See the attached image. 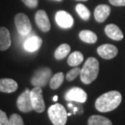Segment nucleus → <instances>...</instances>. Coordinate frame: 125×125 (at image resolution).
Masks as SVG:
<instances>
[{
    "mask_svg": "<svg viewBox=\"0 0 125 125\" xmlns=\"http://www.w3.org/2000/svg\"><path fill=\"white\" fill-rule=\"evenodd\" d=\"M122 95L117 90H111L98 97L95 101V108L100 112H109L119 107Z\"/></svg>",
    "mask_w": 125,
    "mask_h": 125,
    "instance_id": "obj_1",
    "label": "nucleus"
},
{
    "mask_svg": "<svg viewBox=\"0 0 125 125\" xmlns=\"http://www.w3.org/2000/svg\"><path fill=\"white\" fill-rule=\"evenodd\" d=\"M99 72V63L94 57H89L81 70V81L89 85L97 78Z\"/></svg>",
    "mask_w": 125,
    "mask_h": 125,
    "instance_id": "obj_2",
    "label": "nucleus"
},
{
    "mask_svg": "<svg viewBox=\"0 0 125 125\" xmlns=\"http://www.w3.org/2000/svg\"><path fill=\"white\" fill-rule=\"evenodd\" d=\"M48 115L53 125H65L67 122L68 114L64 106L60 103L52 105L48 110Z\"/></svg>",
    "mask_w": 125,
    "mask_h": 125,
    "instance_id": "obj_3",
    "label": "nucleus"
},
{
    "mask_svg": "<svg viewBox=\"0 0 125 125\" xmlns=\"http://www.w3.org/2000/svg\"><path fill=\"white\" fill-rule=\"evenodd\" d=\"M52 78V70L48 67H42L35 71L31 78L33 86L44 87L50 82Z\"/></svg>",
    "mask_w": 125,
    "mask_h": 125,
    "instance_id": "obj_4",
    "label": "nucleus"
},
{
    "mask_svg": "<svg viewBox=\"0 0 125 125\" xmlns=\"http://www.w3.org/2000/svg\"><path fill=\"white\" fill-rule=\"evenodd\" d=\"M31 100L34 111L37 113L44 112L45 110V103L41 87L34 86V88L31 90Z\"/></svg>",
    "mask_w": 125,
    "mask_h": 125,
    "instance_id": "obj_5",
    "label": "nucleus"
},
{
    "mask_svg": "<svg viewBox=\"0 0 125 125\" xmlns=\"http://www.w3.org/2000/svg\"><path fill=\"white\" fill-rule=\"evenodd\" d=\"M15 24L18 32L26 36L31 31V24L29 18L23 13H18L15 16Z\"/></svg>",
    "mask_w": 125,
    "mask_h": 125,
    "instance_id": "obj_6",
    "label": "nucleus"
},
{
    "mask_svg": "<svg viewBox=\"0 0 125 125\" xmlns=\"http://www.w3.org/2000/svg\"><path fill=\"white\" fill-rule=\"evenodd\" d=\"M16 105L18 109L23 113L31 112L33 111L32 103L31 100V90L26 89L20 96L16 101Z\"/></svg>",
    "mask_w": 125,
    "mask_h": 125,
    "instance_id": "obj_7",
    "label": "nucleus"
},
{
    "mask_svg": "<svg viewBox=\"0 0 125 125\" xmlns=\"http://www.w3.org/2000/svg\"><path fill=\"white\" fill-rule=\"evenodd\" d=\"M65 99L69 102L83 103L87 100V94L80 87H73L65 93Z\"/></svg>",
    "mask_w": 125,
    "mask_h": 125,
    "instance_id": "obj_8",
    "label": "nucleus"
},
{
    "mask_svg": "<svg viewBox=\"0 0 125 125\" xmlns=\"http://www.w3.org/2000/svg\"><path fill=\"white\" fill-rule=\"evenodd\" d=\"M55 20L59 27L65 29L72 28L74 23V20L72 15L65 10H59L56 13Z\"/></svg>",
    "mask_w": 125,
    "mask_h": 125,
    "instance_id": "obj_9",
    "label": "nucleus"
},
{
    "mask_svg": "<svg viewBox=\"0 0 125 125\" xmlns=\"http://www.w3.org/2000/svg\"><path fill=\"white\" fill-rule=\"evenodd\" d=\"M35 21L37 27L44 32H47L51 29V24L47 13L44 10H40L36 11L35 15Z\"/></svg>",
    "mask_w": 125,
    "mask_h": 125,
    "instance_id": "obj_10",
    "label": "nucleus"
},
{
    "mask_svg": "<svg viewBox=\"0 0 125 125\" xmlns=\"http://www.w3.org/2000/svg\"><path fill=\"white\" fill-rule=\"evenodd\" d=\"M97 52L103 59L110 60L116 57V55L118 54V49L113 44H105L100 45L98 48Z\"/></svg>",
    "mask_w": 125,
    "mask_h": 125,
    "instance_id": "obj_11",
    "label": "nucleus"
},
{
    "mask_svg": "<svg viewBox=\"0 0 125 125\" xmlns=\"http://www.w3.org/2000/svg\"><path fill=\"white\" fill-rule=\"evenodd\" d=\"M111 13V7L106 4H101L96 7L94 10V18L97 22L103 23L107 20Z\"/></svg>",
    "mask_w": 125,
    "mask_h": 125,
    "instance_id": "obj_12",
    "label": "nucleus"
},
{
    "mask_svg": "<svg viewBox=\"0 0 125 125\" xmlns=\"http://www.w3.org/2000/svg\"><path fill=\"white\" fill-rule=\"evenodd\" d=\"M105 33L109 38L114 41H121L124 38V34L118 26L113 23L108 24L105 28Z\"/></svg>",
    "mask_w": 125,
    "mask_h": 125,
    "instance_id": "obj_13",
    "label": "nucleus"
},
{
    "mask_svg": "<svg viewBox=\"0 0 125 125\" xmlns=\"http://www.w3.org/2000/svg\"><path fill=\"white\" fill-rule=\"evenodd\" d=\"M11 44V40L8 29L0 27V51H6Z\"/></svg>",
    "mask_w": 125,
    "mask_h": 125,
    "instance_id": "obj_14",
    "label": "nucleus"
},
{
    "mask_svg": "<svg viewBox=\"0 0 125 125\" xmlns=\"http://www.w3.org/2000/svg\"><path fill=\"white\" fill-rule=\"evenodd\" d=\"M42 39L37 36H32L26 40L23 47L28 52H36L42 45Z\"/></svg>",
    "mask_w": 125,
    "mask_h": 125,
    "instance_id": "obj_15",
    "label": "nucleus"
},
{
    "mask_svg": "<svg viewBox=\"0 0 125 125\" xmlns=\"http://www.w3.org/2000/svg\"><path fill=\"white\" fill-rule=\"evenodd\" d=\"M18 89V84L11 78L0 79V92L13 93Z\"/></svg>",
    "mask_w": 125,
    "mask_h": 125,
    "instance_id": "obj_16",
    "label": "nucleus"
},
{
    "mask_svg": "<svg viewBox=\"0 0 125 125\" xmlns=\"http://www.w3.org/2000/svg\"><path fill=\"white\" fill-rule=\"evenodd\" d=\"M88 125H112V122L107 117L94 115L88 119Z\"/></svg>",
    "mask_w": 125,
    "mask_h": 125,
    "instance_id": "obj_17",
    "label": "nucleus"
},
{
    "mask_svg": "<svg viewBox=\"0 0 125 125\" xmlns=\"http://www.w3.org/2000/svg\"><path fill=\"white\" fill-rule=\"evenodd\" d=\"M79 38L85 43L94 44L97 41V35L90 30H82L79 33Z\"/></svg>",
    "mask_w": 125,
    "mask_h": 125,
    "instance_id": "obj_18",
    "label": "nucleus"
},
{
    "mask_svg": "<svg viewBox=\"0 0 125 125\" xmlns=\"http://www.w3.org/2000/svg\"><path fill=\"white\" fill-rule=\"evenodd\" d=\"M82 62H83V55L78 51L72 52L67 60L68 65L72 67H76L78 65H80Z\"/></svg>",
    "mask_w": 125,
    "mask_h": 125,
    "instance_id": "obj_19",
    "label": "nucleus"
},
{
    "mask_svg": "<svg viewBox=\"0 0 125 125\" xmlns=\"http://www.w3.org/2000/svg\"><path fill=\"white\" fill-rule=\"evenodd\" d=\"M70 46L67 44H61L59 47L56 49L54 52V57L57 60H62L67 55L70 53Z\"/></svg>",
    "mask_w": 125,
    "mask_h": 125,
    "instance_id": "obj_20",
    "label": "nucleus"
},
{
    "mask_svg": "<svg viewBox=\"0 0 125 125\" xmlns=\"http://www.w3.org/2000/svg\"><path fill=\"white\" fill-rule=\"evenodd\" d=\"M64 78H65V76H64V73H62V72H59V73H57L56 74H54L51 78L49 82L50 88L52 90H57L59 88V87L62 86V84L63 83Z\"/></svg>",
    "mask_w": 125,
    "mask_h": 125,
    "instance_id": "obj_21",
    "label": "nucleus"
},
{
    "mask_svg": "<svg viewBox=\"0 0 125 125\" xmlns=\"http://www.w3.org/2000/svg\"><path fill=\"white\" fill-rule=\"evenodd\" d=\"M75 10L77 13L78 14V15L80 16L82 20L85 21L89 20V19L90 17V12L89 9L85 6L83 4H78L75 7Z\"/></svg>",
    "mask_w": 125,
    "mask_h": 125,
    "instance_id": "obj_22",
    "label": "nucleus"
},
{
    "mask_svg": "<svg viewBox=\"0 0 125 125\" xmlns=\"http://www.w3.org/2000/svg\"><path fill=\"white\" fill-rule=\"evenodd\" d=\"M81 70L82 69L76 66V67H74L73 69H72L71 70L69 71L67 74H66V79H67V81H69V82L73 81L78 75H80Z\"/></svg>",
    "mask_w": 125,
    "mask_h": 125,
    "instance_id": "obj_23",
    "label": "nucleus"
},
{
    "mask_svg": "<svg viewBox=\"0 0 125 125\" xmlns=\"http://www.w3.org/2000/svg\"><path fill=\"white\" fill-rule=\"evenodd\" d=\"M10 125H24L23 119L19 114H12L9 118Z\"/></svg>",
    "mask_w": 125,
    "mask_h": 125,
    "instance_id": "obj_24",
    "label": "nucleus"
},
{
    "mask_svg": "<svg viewBox=\"0 0 125 125\" xmlns=\"http://www.w3.org/2000/svg\"><path fill=\"white\" fill-rule=\"evenodd\" d=\"M0 125H10L9 119L6 112L2 110H0Z\"/></svg>",
    "mask_w": 125,
    "mask_h": 125,
    "instance_id": "obj_25",
    "label": "nucleus"
},
{
    "mask_svg": "<svg viewBox=\"0 0 125 125\" xmlns=\"http://www.w3.org/2000/svg\"><path fill=\"white\" fill-rule=\"evenodd\" d=\"M21 1L31 9L36 8L39 4V0H21Z\"/></svg>",
    "mask_w": 125,
    "mask_h": 125,
    "instance_id": "obj_26",
    "label": "nucleus"
},
{
    "mask_svg": "<svg viewBox=\"0 0 125 125\" xmlns=\"http://www.w3.org/2000/svg\"><path fill=\"white\" fill-rule=\"evenodd\" d=\"M110 3L115 7H124L125 0H109Z\"/></svg>",
    "mask_w": 125,
    "mask_h": 125,
    "instance_id": "obj_27",
    "label": "nucleus"
},
{
    "mask_svg": "<svg viewBox=\"0 0 125 125\" xmlns=\"http://www.w3.org/2000/svg\"><path fill=\"white\" fill-rule=\"evenodd\" d=\"M57 98H58L57 95H55V96L53 97V98H52V100L55 101V102H56V101H57Z\"/></svg>",
    "mask_w": 125,
    "mask_h": 125,
    "instance_id": "obj_28",
    "label": "nucleus"
},
{
    "mask_svg": "<svg viewBox=\"0 0 125 125\" xmlns=\"http://www.w3.org/2000/svg\"><path fill=\"white\" fill-rule=\"evenodd\" d=\"M77 1H83V2H86V1H88V0H77Z\"/></svg>",
    "mask_w": 125,
    "mask_h": 125,
    "instance_id": "obj_29",
    "label": "nucleus"
},
{
    "mask_svg": "<svg viewBox=\"0 0 125 125\" xmlns=\"http://www.w3.org/2000/svg\"><path fill=\"white\" fill-rule=\"evenodd\" d=\"M53 1H57V2H62L63 0H53Z\"/></svg>",
    "mask_w": 125,
    "mask_h": 125,
    "instance_id": "obj_30",
    "label": "nucleus"
}]
</instances>
